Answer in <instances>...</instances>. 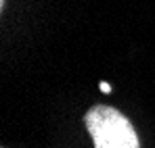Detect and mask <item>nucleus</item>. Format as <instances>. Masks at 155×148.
<instances>
[{
    "label": "nucleus",
    "mask_w": 155,
    "mask_h": 148,
    "mask_svg": "<svg viewBox=\"0 0 155 148\" xmlns=\"http://www.w3.org/2000/svg\"><path fill=\"white\" fill-rule=\"evenodd\" d=\"M0 6H4V0H0Z\"/></svg>",
    "instance_id": "obj_3"
},
{
    "label": "nucleus",
    "mask_w": 155,
    "mask_h": 148,
    "mask_svg": "<svg viewBox=\"0 0 155 148\" xmlns=\"http://www.w3.org/2000/svg\"><path fill=\"white\" fill-rule=\"evenodd\" d=\"M99 88H101V92H105V94H109V92H111V86H109L107 81H103V83H101Z\"/></svg>",
    "instance_id": "obj_2"
},
{
    "label": "nucleus",
    "mask_w": 155,
    "mask_h": 148,
    "mask_svg": "<svg viewBox=\"0 0 155 148\" xmlns=\"http://www.w3.org/2000/svg\"><path fill=\"white\" fill-rule=\"evenodd\" d=\"M84 125L94 148H140L130 119L113 106L97 104L84 115Z\"/></svg>",
    "instance_id": "obj_1"
}]
</instances>
